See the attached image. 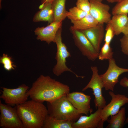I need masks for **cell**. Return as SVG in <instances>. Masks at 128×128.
<instances>
[{
  "label": "cell",
  "instance_id": "6da1fadb",
  "mask_svg": "<svg viewBox=\"0 0 128 128\" xmlns=\"http://www.w3.org/2000/svg\"><path fill=\"white\" fill-rule=\"evenodd\" d=\"M69 87L51 78L41 75L27 91L32 100L43 103L53 101L70 92Z\"/></svg>",
  "mask_w": 128,
  "mask_h": 128
},
{
  "label": "cell",
  "instance_id": "7a4b0ae2",
  "mask_svg": "<svg viewBox=\"0 0 128 128\" xmlns=\"http://www.w3.org/2000/svg\"><path fill=\"white\" fill-rule=\"evenodd\" d=\"M16 106L24 128H42L48 115L47 108L43 103L31 99Z\"/></svg>",
  "mask_w": 128,
  "mask_h": 128
},
{
  "label": "cell",
  "instance_id": "3957f363",
  "mask_svg": "<svg viewBox=\"0 0 128 128\" xmlns=\"http://www.w3.org/2000/svg\"><path fill=\"white\" fill-rule=\"evenodd\" d=\"M46 102L48 114L57 119L73 123L82 115L73 106L66 95Z\"/></svg>",
  "mask_w": 128,
  "mask_h": 128
},
{
  "label": "cell",
  "instance_id": "277c9868",
  "mask_svg": "<svg viewBox=\"0 0 128 128\" xmlns=\"http://www.w3.org/2000/svg\"><path fill=\"white\" fill-rule=\"evenodd\" d=\"M62 26L58 30L55 38V43L57 47L55 57L57 62L53 69V72L55 76H59L64 72L68 71L74 74L77 78H83L84 76H79L66 65V59L71 55L67 46L62 42Z\"/></svg>",
  "mask_w": 128,
  "mask_h": 128
},
{
  "label": "cell",
  "instance_id": "5b68a950",
  "mask_svg": "<svg viewBox=\"0 0 128 128\" xmlns=\"http://www.w3.org/2000/svg\"><path fill=\"white\" fill-rule=\"evenodd\" d=\"M2 93L0 96L6 104L12 106H16L27 101L29 96L27 92L28 86L23 84L15 88L2 87Z\"/></svg>",
  "mask_w": 128,
  "mask_h": 128
},
{
  "label": "cell",
  "instance_id": "8992f818",
  "mask_svg": "<svg viewBox=\"0 0 128 128\" xmlns=\"http://www.w3.org/2000/svg\"><path fill=\"white\" fill-rule=\"evenodd\" d=\"M0 127L2 128H24L16 106L13 108L0 101Z\"/></svg>",
  "mask_w": 128,
  "mask_h": 128
},
{
  "label": "cell",
  "instance_id": "52a82bcc",
  "mask_svg": "<svg viewBox=\"0 0 128 128\" xmlns=\"http://www.w3.org/2000/svg\"><path fill=\"white\" fill-rule=\"evenodd\" d=\"M69 29L75 45L82 54L92 61L97 58L99 53L83 33L80 30L74 28L72 26Z\"/></svg>",
  "mask_w": 128,
  "mask_h": 128
},
{
  "label": "cell",
  "instance_id": "ba28073f",
  "mask_svg": "<svg viewBox=\"0 0 128 128\" xmlns=\"http://www.w3.org/2000/svg\"><path fill=\"white\" fill-rule=\"evenodd\" d=\"M91 69L92 73L91 78L88 84L82 89V91L91 89L95 97L94 102L96 107L102 109L106 105V101L102 92V89L104 87V84L98 74L97 66H92Z\"/></svg>",
  "mask_w": 128,
  "mask_h": 128
},
{
  "label": "cell",
  "instance_id": "9c48e42d",
  "mask_svg": "<svg viewBox=\"0 0 128 128\" xmlns=\"http://www.w3.org/2000/svg\"><path fill=\"white\" fill-rule=\"evenodd\" d=\"M108 60L109 65L107 70L104 73L99 76L105 90L113 91L115 85L119 82V77L122 74L128 72V69L118 66L114 58Z\"/></svg>",
  "mask_w": 128,
  "mask_h": 128
},
{
  "label": "cell",
  "instance_id": "30bf717a",
  "mask_svg": "<svg viewBox=\"0 0 128 128\" xmlns=\"http://www.w3.org/2000/svg\"><path fill=\"white\" fill-rule=\"evenodd\" d=\"M109 94L111 97L110 101L101 109V117L104 122L109 116L117 114L121 107L128 103V97L125 95L115 94L112 91H110Z\"/></svg>",
  "mask_w": 128,
  "mask_h": 128
},
{
  "label": "cell",
  "instance_id": "8fae6325",
  "mask_svg": "<svg viewBox=\"0 0 128 128\" xmlns=\"http://www.w3.org/2000/svg\"><path fill=\"white\" fill-rule=\"evenodd\" d=\"M67 97L74 107L80 114L88 115L93 110L91 108L90 103L91 97L83 93L78 91L69 93Z\"/></svg>",
  "mask_w": 128,
  "mask_h": 128
},
{
  "label": "cell",
  "instance_id": "7c38bea8",
  "mask_svg": "<svg viewBox=\"0 0 128 128\" xmlns=\"http://www.w3.org/2000/svg\"><path fill=\"white\" fill-rule=\"evenodd\" d=\"M103 0H90V9L89 13L100 23H108L111 19L109 13L110 7L103 3Z\"/></svg>",
  "mask_w": 128,
  "mask_h": 128
},
{
  "label": "cell",
  "instance_id": "4fadbf2b",
  "mask_svg": "<svg viewBox=\"0 0 128 128\" xmlns=\"http://www.w3.org/2000/svg\"><path fill=\"white\" fill-rule=\"evenodd\" d=\"M101 109H97L89 115L81 116L78 120L73 123L72 128H103L104 122L101 117Z\"/></svg>",
  "mask_w": 128,
  "mask_h": 128
},
{
  "label": "cell",
  "instance_id": "5bb4252c",
  "mask_svg": "<svg viewBox=\"0 0 128 128\" xmlns=\"http://www.w3.org/2000/svg\"><path fill=\"white\" fill-rule=\"evenodd\" d=\"M62 21H54L46 27H37L34 31L37 39L44 41L48 44L55 42L57 32L62 26Z\"/></svg>",
  "mask_w": 128,
  "mask_h": 128
},
{
  "label": "cell",
  "instance_id": "9a60e30c",
  "mask_svg": "<svg viewBox=\"0 0 128 128\" xmlns=\"http://www.w3.org/2000/svg\"><path fill=\"white\" fill-rule=\"evenodd\" d=\"M104 24L99 23L95 27L81 31L99 53L105 35Z\"/></svg>",
  "mask_w": 128,
  "mask_h": 128
},
{
  "label": "cell",
  "instance_id": "2e32d148",
  "mask_svg": "<svg viewBox=\"0 0 128 128\" xmlns=\"http://www.w3.org/2000/svg\"><path fill=\"white\" fill-rule=\"evenodd\" d=\"M39 9L40 10L36 13L33 17L34 22H46L50 24L54 22L51 3H46Z\"/></svg>",
  "mask_w": 128,
  "mask_h": 128
},
{
  "label": "cell",
  "instance_id": "e0dca14e",
  "mask_svg": "<svg viewBox=\"0 0 128 128\" xmlns=\"http://www.w3.org/2000/svg\"><path fill=\"white\" fill-rule=\"evenodd\" d=\"M66 0H54L51 5L54 16V21L62 22L67 17L68 11L65 8Z\"/></svg>",
  "mask_w": 128,
  "mask_h": 128
},
{
  "label": "cell",
  "instance_id": "ac0fdd59",
  "mask_svg": "<svg viewBox=\"0 0 128 128\" xmlns=\"http://www.w3.org/2000/svg\"><path fill=\"white\" fill-rule=\"evenodd\" d=\"M74 28L79 30H85L96 26L98 22L89 13L82 18L75 21H71Z\"/></svg>",
  "mask_w": 128,
  "mask_h": 128
},
{
  "label": "cell",
  "instance_id": "d6986e66",
  "mask_svg": "<svg viewBox=\"0 0 128 128\" xmlns=\"http://www.w3.org/2000/svg\"><path fill=\"white\" fill-rule=\"evenodd\" d=\"M126 110L125 107L121 108L116 114L111 116L110 119L107 121L108 124L106 128H122L125 124L126 119Z\"/></svg>",
  "mask_w": 128,
  "mask_h": 128
},
{
  "label": "cell",
  "instance_id": "ffe728a7",
  "mask_svg": "<svg viewBox=\"0 0 128 128\" xmlns=\"http://www.w3.org/2000/svg\"><path fill=\"white\" fill-rule=\"evenodd\" d=\"M128 20V14H122L113 15L109 22L113 27L115 35L117 36L122 33Z\"/></svg>",
  "mask_w": 128,
  "mask_h": 128
},
{
  "label": "cell",
  "instance_id": "44dd1931",
  "mask_svg": "<svg viewBox=\"0 0 128 128\" xmlns=\"http://www.w3.org/2000/svg\"><path fill=\"white\" fill-rule=\"evenodd\" d=\"M73 123L57 119L48 114L44 121L42 128H72Z\"/></svg>",
  "mask_w": 128,
  "mask_h": 128
},
{
  "label": "cell",
  "instance_id": "7402d4cb",
  "mask_svg": "<svg viewBox=\"0 0 128 128\" xmlns=\"http://www.w3.org/2000/svg\"><path fill=\"white\" fill-rule=\"evenodd\" d=\"M89 13L74 6L69 9L67 17L71 21H75L82 18Z\"/></svg>",
  "mask_w": 128,
  "mask_h": 128
},
{
  "label": "cell",
  "instance_id": "603a6c76",
  "mask_svg": "<svg viewBox=\"0 0 128 128\" xmlns=\"http://www.w3.org/2000/svg\"><path fill=\"white\" fill-rule=\"evenodd\" d=\"M112 14L115 15L128 14V0H122L118 2L113 8Z\"/></svg>",
  "mask_w": 128,
  "mask_h": 128
},
{
  "label": "cell",
  "instance_id": "cb8c5ba5",
  "mask_svg": "<svg viewBox=\"0 0 128 128\" xmlns=\"http://www.w3.org/2000/svg\"><path fill=\"white\" fill-rule=\"evenodd\" d=\"M110 44L105 43L99 53L98 58L101 60L113 58V52Z\"/></svg>",
  "mask_w": 128,
  "mask_h": 128
},
{
  "label": "cell",
  "instance_id": "d4e9b609",
  "mask_svg": "<svg viewBox=\"0 0 128 128\" xmlns=\"http://www.w3.org/2000/svg\"><path fill=\"white\" fill-rule=\"evenodd\" d=\"M0 63L3 65L5 69L10 71L14 69L16 66L14 64L11 57L7 54L3 53L0 58Z\"/></svg>",
  "mask_w": 128,
  "mask_h": 128
},
{
  "label": "cell",
  "instance_id": "484cf974",
  "mask_svg": "<svg viewBox=\"0 0 128 128\" xmlns=\"http://www.w3.org/2000/svg\"><path fill=\"white\" fill-rule=\"evenodd\" d=\"M105 30L106 32L104 36L105 43L110 44L115 35L114 32L110 23L107 24Z\"/></svg>",
  "mask_w": 128,
  "mask_h": 128
},
{
  "label": "cell",
  "instance_id": "4316f807",
  "mask_svg": "<svg viewBox=\"0 0 128 128\" xmlns=\"http://www.w3.org/2000/svg\"><path fill=\"white\" fill-rule=\"evenodd\" d=\"M76 4L78 8L89 13L91 7L90 0H77Z\"/></svg>",
  "mask_w": 128,
  "mask_h": 128
},
{
  "label": "cell",
  "instance_id": "83f0119b",
  "mask_svg": "<svg viewBox=\"0 0 128 128\" xmlns=\"http://www.w3.org/2000/svg\"><path fill=\"white\" fill-rule=\"evenodd\" d=\"M120 41L122 52L128 55V35H124Z\"/></svg>",
  "mask_w": 128,
  "mask_h": 128
},
{
  "label": "cell",
  "instance_id": "f1b7e54d",
  "mask_svg": "<svg viewBox=\"0 0 128 128\" xmlns=\"http://www.w3.org/2000/svg\"><path fill=\"white\" fill-rule=\"evenodd\" d=\"M119 84L123 87H128V78L126 77L123 78L120 81ZM127 101L128 103V97Z\"/></svg>",
  "mask_w": 128,
  "mask_h": 128
},
{
  "label": "cell",
  "instance_id": "f546056e",
  "mask_svg": "<svg viewBox=\"0 0 128 128\" xmlns=\"http://www.w3.org/2000/svg\"><path fill=\"white\" fill-rule=\"evenodd\" d=\"M41 3V5L39 7L42 6L45 4L49 3H52L54 0H39Z\"/></svg>",
  "mask_w": 128,
  "mask_h": 128
},
{
  "label": "cell",
  "instance_id": "4dcf8cb0",
  "mask_svg": "<svg viewBox=\"0 0 128 128\" xmlns=\"http://www.w3.org/2000/svg\"><path fill=\"white\" fill-rule=\"evenodd\" d=\"M122 33L124 35H128V20Z\"/></svg>",
  "mask_w": 128,
  "mask_h": 128
},
{
  "label": "cell",
  "instance_id": "1f68e13d",
  "mask_svg": "<svg viewBox=\"0 0 128 128\" xmlns=\"http://www.w3.org/2000/svg\"><path fill=\"white\" fill-rule=\"evenodd\" d=\"M108 2L110 3H113L114 2H118L122 0H106Z\"/></svg>",
  "mask_w": 128,
  "mask_h": 128
},
{
  "label": "cell",
  "instance_id": "d6a6232c",
  "mask_svg": "<svg viewBox=\"0 0 128 128\" xmlns=\"http://www.w3.org/2000/svg\"><path fill=\"white\" fill-rule=\"evenodd\" d=\"M125 123V124L128 123V116L127 118H126Z\"/></svg>",
  "mask_w": 128,
  "mask_h": 128
},
{
  "label": "cell",
  "instance_id": "836d02e7",
  "mask_svg": "<svg viewBox=\"0 0 128 128\" xmlns=\"http://www.w3.org/2000/svg\"><path fill=\"white\" fill-rule=\"evenodd\" d=\"M2 0H0V9H1L2 8V6L1 4V1Z\"/></svg>",
  "mask_w": 128,
  "mask_h": 128
},
{
  "label": "cell",
  "instance_id": "e575fe53",
  "mask_svg": "<svg viewBox=\"0 0 128 128\" xmlns=\"http://www.w3.org/2000/svg\"></svg>",
  "mask_w": 128,
  "mask_h": 128
}]
</instances>
